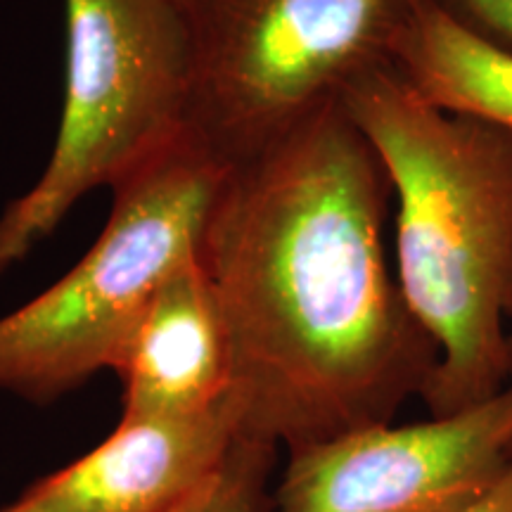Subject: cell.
<instances>
[{
    "label": "cell",
    "instance_id": "13",
    "mask_svg": "<svg viewBox=\"0 0 512 512\" xmlns=\"http://www.w3.org/2000/svg\"><path fill=\"white\" fill-rule=\"evenodd\" d=\"M202 510V508H200ZM200 510H195V512H200ZM0 512H8V510H5V508H0Z\"/></svg>",
    "mask_w": 512,
    "mask_h": 512
},
{
    "label": "cell",
    "instance_id": "9",
    "mask_svg": "<svg viewBox=\"0 0 512 512\" xmlns=\"http://www.w3.org/2000/svg\"><path fill=\"white\" fill-rule=\"evenodd\" d=\"M392 64L434 105L512 133V53L463 27L434 0L415 10Z\"/></svg>",
    "mask_w": 512,
    "mask_h": 512
},
{
    "label": "cell",
    "instance_id": "1",
    "mask_svg": "<svg viewBox=\"0 0 512 512\" xmlns=\"http://www.w3.org/2000/svg\"><path fill=\"white\" fill-rule=\"evenodd\" d=\"M389 202L342 100L228 166L197 259L230 332L242 439L290 456L422 399L439 349L389 266Z\"/></svg>",
    "mask_w": 512,
    "mask_h": 512
},
{
    "label": "cell",
    "instance_id": "4",
    "mask_svg": "<svg viewBox=\"0 0 512 512\" xmlns=\"http://www.w3.org/2000/svg\"><path fill=\"white\" fill-rule=\"evenodd\" d=\"M188 41L174 0H64V100L46 169L0 211V275L83 197L114 190L190 133Z\"/></svg>",
    "mask_w": 512,
    "mask_h": 512
},
{
    "label": "cell",
    "instance_id": "10",
    "mask_svg": "<svg viewBox=\"0 0 512 512\" xmlns=\"http://www.w3.org/2000/svg\"><path fill=\"white\" fill-rule=\"evenodd\" d=\"M278 448L242 439L226 467L219 489L200 512H271L268 472Z\"/></svg>",
    "mask_w": 512,
    "mask_h": 512
},
{
    "label": "cell",
    "instance_id": "8",
    "mask_svg": "<svg viewBox=\"0 0 512 512\" xmlns=\"http://www.w3.org/2000/svg\"><path fill=\"white\" fill-rule=\"evenodd\" d=\"M112 373L121 418H192L233 396L230 332L197 254L157 287Z\"/></svg>",
    "mask_w": 512,
    "mask_h": 512
},
{
    "label": "cell",
    "instance_id": "7",
    "mask_svg": "<svg viewBox=\"0 0 512 512\" xmlns=\"http://www.w3.org/2000/svg\"><path fill=\"white\" fill-rule=\"evenodd\" d=\"M242 441L233 396L192 418H121L86 456L24 489L8 512H195Z\"/></svg>",
    "mask_w": 512,
    "mask_h": 512
},
{
    "label": "cell",
    "instance_id": "2",
    "mask_svg": "<svg viewBox=\"0 0 512 512\" xmlns=\"http://www.w3.org/2000/svg\"><path fill=\"white\" fill-rule=\"evenodd\" d=\"M392 185L394 273L439 349L422 401L434 418L512 382V133L448 112L394 64L342 93Z\"/></svg>",
    "mask_w": 512,
    "mask_h": 512
},
{
    "label": "cell",
    "instance_id": "6",
    "mask_svg": "<svg viewBox=\"0 0 512 512\" xmlns=\"http://www.w3.org/2000/svg\"><path fill=\"white\" fill-rule=\"evenodd\" d=\"M512 467V382L453 415L290 453L271 512H460Z\"/></svg>",
    "mask_w": 512,
    "mask_h": 512
},
{
    "label": "cell",
    "instance_id": "12",
    "mask_svg": "<svg viewBox=\"0 0 512 512\" xmlns=\"http://www.w3.org/2000/svg\"><path fill=\"white\" fill-rule=\"evenodd\" d=\"M460 512H512V467L489 494Z\"/></svg>",
    "mask_w": 512,
    "mask_h": 512
},
{
    "label": "cell",
    "instance_id": "3",
    "mask_svg": "<svg viewBox=\"0 0 512 512\" xmlns=\"http://www.w3.org/2000/svg\"><path fill=\"white\" fill-rule=\"evenodd\" d=\"M226 171L188 133L121 181L79 264L0 316V394L48 406L114 370L157 287L197 254Z\"/></svg>",
    "mask_w": 512,
    "mask_h": 512
},
{
    "label": "cell",
    "instance_id": "5",
    "mask_svg": "<svg viewBox=\"0 0 512 512\" xmlns=\"http://www.w3.org/2000/svg\"><path fill=\"white\" fill-rule=\"evenodd\" d=\"M190 60L188 126L233 166L392 64L422 0H174Z\"/></svg>",
    "mask_w": 512,
    "mask_h": 512
},
{
    "label": "cell",
    "instance_id": "14",
    "mask_svg": "<svg viewBox=\"0 0 512 512\" xmlns=\"http://www.w3.org/2000/svg\"><path fill=\"white\" fill-rule=\"evenodd\" d=\"M510 344H512V335H510Z\"/></svg>",
    "mask_w": 512,
    "mask_h": 512
},
{
    "label": "cell",
    "instance_id": "11",
    "mask_svg": "<svg viewBox=\"0 0 512 512\" xmlns=\"http://www.w3.org/2000/svg\"><path fill=\"white\" fill-rule=\"evenodd\" d=\"M463 27L512 53V0H434Z\"/></svg>",
    "mask_w": 512,
    "mask_h": 512
}]
</instances>
